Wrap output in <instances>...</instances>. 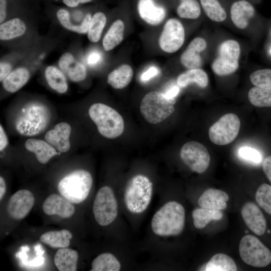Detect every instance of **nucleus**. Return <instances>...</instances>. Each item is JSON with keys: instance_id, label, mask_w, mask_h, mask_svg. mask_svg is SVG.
<instances>
[{"instance_id": "1", "label": "nucleus", "mask_w": 271, "mask_h": 271, "mask_svg": "<svg viewBox=\"0 0 271 271\" xmlns=\"http://www.w3.org/2000/svg\"><path fill=\"white\" fill-rule=\"evenodd\" d=\"M50 118L51 113L47 106L39 102H30L18 112L14 125L20 134L34 136L45 130Z\"/></svg>"}, {"instance_id": "2", "label": "nucleus", "mask_w": 271, "mask_h": 271, "mask_svg": "<svg viewBox=\"0 0 271 271\" xmlns=\"http://www.w3.org/2000/svg\"><path fill=\"white\" fill-rule=\"evenodd\" d=\"M185 220L184 207L178 202L171 201L155 213L152 219L151 228L158 236L178 235L183 230Z\"/></svg>"}, {"instance_id": "3", "label": "nucleus", "mask_w": 271, "mask_h": 271, "mask_svg": "<svg viewBox=\"0 0 271 271\" xmlns=\"http://www.w3.org/2000/svg\"><path fill=\"white\" fill-rule=\"evenodd\" d=\"M153 184L146 176L139 174L127 182L124 200L127 209L133 213H141L149 206L152 199Z\"/></svg>"}, {"instance_id": "4", "label": "nucleus", "mask_w": 271, "mask_h": 271, "mask_svg": "<svg viewBox=\"0 0 271 271\" xmlns=\"http://www.w3.org/2000/svg\"><path fill=\"white\" fill-rule=\"evenodd\" d=\"M89 115L95 123L98 132L108 139H115L124 130V121L120 114L112 107L101 103L92 104Z\"/></svg>"}, {"instance_id": "5", "label": "nucleus", "mask_w": 271, "mask_h": 271, "mask_svg": "<svg viewBox=\"0 0 271 271\" xmlns=\"http://www.w3.org/2000/svg\"><path fill=\"white\" fill-rule=\"evenodd\" d=\"M93 183L91 175L84 170L74 171L64 177L58 184L61 196L73 204H79L88 197Z\"/></svg>"}, {"instance_id": "6", "label": "nucleus", "mask_w": 271, "mask_h": 271, "mask_svg": "<svg viewBox=\"0 0 271 271\" xmlns=\"http://www.w3.org/2000/svg\"><path fill=\"white\" fill-rule=\"evenodd\" d=\"M175 102L176 99L168 98L164 93L151 91L142 99L141 112L148 122L156 124L163 121L174 112Z\"/></svg>"}, {"instance_id": "7", "label": "nucleus", "mask_w": 271, "mask_h": 271, "mask_svg": "<svg viewBox=\"0 0 271 271\" xmlns=\"http://www.w3.org/2000/svg\"><path fill=\"white\" fill-rule=\"evenodd\" d=\"M241 47L239 43L234 39H227L219 45L217 55L211 65L216 75L225 76L235 72L239 66Z\"/></svg>"}, {"instance_id": "8", "label": "nucleus", "mask_w": 271, "mask_h": 271, "mask_svg": "<svg viewBox=\"0 0 271 271\" xmlns=\"http://www.w3.org/2000/svg\"><path fill=\"white\" fill-rule=\"evenodd\" d=\"M239 255L247 264L263 267L271 262V252L256 237L246 235L240 240Z\"/></svg>"}, {"instance_id": "9", "label": "nucleus", "mask_w": 271, "mask_h": 271, "mask_svg": "<svg viewBox=\"0 0 271 271\" xmlns=\"http://www.w3.org/2000/svg\"><path fill=\"white\" fill-rule=\"evenodd\" d=\"M93 213L97 223L105 226L112 223L118 213L117 200L112 189L103 186L97 192L93 204Z\"/></svg>"}, {"instance_id": "10", "label": "nucleus", "mask_w": 271, "mask_h": 271, "mask_svg": "<svg viewBox=\"0 0 271 271\" xmlns=\"http://www.w3.org/2000/svg\"><path fill=\"white\" fill-rule=\"evenodd\" d=\"M240 127V121L237 115L227 113L211 125L208 131L209 138L215 145H228L237 137Z\"/></svg>"}, {"instance_id": "11", "label": "nucleus", "mask_w": 271, "mask_h": 271, "mask_svg": "<svg viewBox=\"0 0 271 271\" xmlns=\"http://www.w3.org/2000/svg\"><path fill=\"white\" fill-rule=\"evenodd\" d=\"M180 156L187 166L198 174L203 173L207 169L210 161L206 148L196 141L185 144L180 150Z\"/></svg>"}, {"instance_id": "12", "label": "nucleus", "mask_w": 271, "mask_h": 271, "mask_svg": "<svg viewBox=\"0 0 271 271\" xmlns=\"http://www.w3.org/2000/svg\"><path fill=\"white\" fill-rule=\"evenodd\" d=\"M185 36V29L181 22L176 19H170L166 22L160 36L159 46L166 53H174L183 45Z\"/></svg>"}, {"instance_id": "13", "label": "nucleus", "mask_w": 271, "mask_h": 271, "mask_svg": "<svg viewBox=\"0 0 271 271\" xmlns=\"http://www.w3.org/2000/svg\"><path fill=\"white\" fill-rule=\"evenodd\" d=\"M34 204L35 198L32 193L26 189H21L9 199L7 211L12 218L22 219L29 214Z\"/></svg>"}, {"instance_id": "14", "label": "nucleus", "mask_w": 271, "mask_h": 271, "mask_svg": "<svg viewBox=\"0 0 271 271\" xmlns=\"http://www.w3.org/2000/svg\"><path fill=\"white\" fill-rule=\"evenodd\" d=\"M241 214L246 225L252 232L258 236L265 233L266 220L255 204L251 202L244 204L241 208Z\"/></svg>"}, {"instance_id": "15", "label": "nucleus", "mask_w": 271, "mask_h": 271, "mask_svg": "<svg viewBox=\"0 0 271 271\" xmlns=\"http://www.w3.org/2000/svg\"><path fill=\"white\" fill-rule=\"evenodd\" d=\"M207 47V43L205 39L202 37L194 38L181 55L182 65L188 69L200 68L203 64L201 54Z\"/></svg>"}, {"instance_id": "16", "label": "nucleus", "mask_w": 271, "mask_h": 271, "mask_svg": "<svg viewBox=\"0 0 271 271\" xmlns=\"http://www.w3.org/2000/svg\"><path fill=\"white\" fill-rule=\"evenodd\" d=\"M72 204L62 196L53 194L45 200L42 209L47 215H57L63 218H68L75 213V207Z\"/></svg>"}, {"instance_id": "17", "label": "nucleus", "mask_w": 271, "mask_h": 271, "mask_svg": "<svg viewBox=\"0 0 271 271\" xmlns=\"http://www.w3.org/2000/svg\"><path fill=\"white\" fill-rule=\"evenodd\" d=\"M79 12L71 16L66 10L60 9L57 12V17L61 24L66 29L80 34L87 33L89 25L92 18L90 14Z\"/></svg>"}, {"instance_id": "18", "label": "nucleus", "mask_w": 271, "mask_h": 271, "mask_svg": "<svg viewBox=\"0 0 271 271\" xmlns=\"http://www.w3.org/2000/svg\"><path fill=\"white\" fill-rule=\"evenodd\" d=\"M70 125L66 122H60L48 131L45 136L46 142L60 153H65L70 148Z\"/></svg>"}, {"instance_id": "19", "label": "nucleus", "mask_w": 271, "mask_h": 271, "mask_svg": "<svg viewBox=\"0 0 271 271\" xmlns=\"http://www.w3.org/2000/svg\"><path fill=\"white\" fill-rule=\"evenodd\" d=\"M255 14L253 6L246 0L234 2L230 8V19L233 24L238 29H246Z\"/></svg>"}, {"instance_id": "20", "label": "nucleus", "mask_w": 271, "mask_h": 271, "mask_svg": "<svg viewBox=\"0 0 271 271\" xmlns=\"http://www.w3.org/2000/svg\"><path fill=\"white\" fill-rule=\"evenodd\" d=\"M138 9L141 19L151 25L161 24L166 16L165 8L154 0H139Z\"/></svg>"}, {"instance_id": "21", "label": "nucleus", "mask_w": 271, "mask_h": 271, "mask_svg": "<svg viewBox=\"0 0 271 271\" xmlns=\"http://www.w3.org/2000/svg\"><path fill=\"white\" fill-rule=\"evenodd\" d=\"M59 66L63 73L73 82L82 81L86 77L85 66L77 61L70 53H65L61 56Z\"/></svg>"}, {"instance_id": "22", "label": "nucleus", "mask_w": 271, "mask_h": 271, "mask_svg": "<svg viewBox=\"0 0 271 271\" xmlns=\"http://www.w3.org/2000/svg\"><path fill=\"white\" fill-rule=\"evenodd\" d=\"M228 195L224 191L210 188L205 190L199 197L198 203L200 207L216 210H223L227 207Z\"/></svg>"}, {"instance_id": "23", "label": "nucleus", "mask_w": 271, "mask_h": 271, "mask_svg": "<svg viewBox=\"0 0 271 271\" xmlns=\"http://www.w3.org/2000/svg\"><path fill=\"white\" fill-rule=\"evenodd\" d=\"M26 149L33 153L39 162L47 163L53 157L58 154L56 149L49 144L40 140L29 139L25 142Z\"/></svg>"}, {"instance_id": "24", "label": "nucleus", "mask_w": 271, "mask_h": 271, "mask_svg": "<svg viewBox=\"0 0 271 271\" xmlns=\"http://www.w3.org/2000/svg\"><path fill=\"white\" fill-rule=\"evenodd\" d=\"M78 259V252L67 247L59 248L56 252L54 262L59 271H75Z\"/></svg>"}, {"instance_id": "25", "label": "nucleus", "mask_w": 271, "mask_h": 271, "mask_svg": "<svg viewBox=\"0 0 271 271\" xmlns=\"http://www.w3.org/2000/svg\"><path fill=\"white\" fill-rule=\"evenodd\" d=\"M177 83L181 88L195 83L200 88H204L208 86L209 79L205 71L200 68H194L188 69L180 74L177 79Z\"/></svg>"}, {"instance_id": "26", "label": "nucleus", "mask_w": 271, "mask_h": 271, "mask_svg": "<svg viewBox=\"0 0 271 271\" xmlns=\"http://www.w3.org/2000/svg\"><path fill=\"white\" fill-rule=\"evenodd\" d=\"M72 234L67 229L50 231L41 235L40 241L52 248L67 247L70 244Z\"/></svg>"}, {"instance_id": "27", "label": "nucleus", "mask_w": 271, "mask_h": 271, "mask_svg": "<svg viewBox=\"0 0 271 271\" xmlns=\"http://www.w3.org/2000/svg\"><path fill=\"white\" fill-rule=\"evenodd\" d=\"M132 76L133 70L131 66L122 64L109 74L107 83L115 89H122L130 83Z\"/></svg>"}, {"instance_id": "28", "label": "nucleus", "mask_w": 271, "mask_h": 271, "mask_svg": "<svg viewBox=\"0 0 271 271\" xmlns=\"http://www.w3.org/2000/svg\"><path fill=\"white\" fill-rule=\"evenodd\" d=\"M29 77V72L26 68H17L10 72L3 80V87L9 92H16L27 82Z\"/></svg>"}, {"instance_id": "29", "label": "nucleus", "mask_w": 271, "mask_h": 271, "mask_svg": "<svg viewBox=\"0 0 271 271\" xmlns=\"http://www.w3.org/2000/svg\"><path fill=\"white\" fill-rule=\"evenodd\" d=\"M124 30V25L122 21L117 20L113 23L103 39L102 45L105 51L111 50L121 42Z\"/></svg>"}, {"instance_id": "30", "label": "nucleus", "mask_w": 271, "mask_h": 271, "mask_svg": "<svg viewBox=\"0 0 271 271\" xmlns=\"http://www.w3.org/2000/svg\"><path fill=\"white\" fill-rule=\"evenodd\" d=\"M192 216L194 226L197 229H202L212 220L221 219L223 213L219 210L201 207L193 210Z\"/></svg>"}, {"instance_id": "31", "label": "nucleus", "mask_w": 271, "mask_h": 271, "mask_svg": "<svg viewBox=\"0 0 271 271\" xmlns=\"http://www.w3.org/2000/svg\"><path fill=\"white\" fill-rule=\"evenodd\" d=\"M45 76L49 86L59 93H64L68 89L65 76L56 67L49 66L46 69Z\"/></svg>"}, {"instance_id": "32", "label": "nucleus", "mask_w": 271, "mask_h": 271, "mask_svg": "<svg viewBox=\"0 0 271 271\" xmlns=\"http://www.w3.org/2000/svg\"><path fill=\"white\" fill-rule=\"evenodd\" d=\"M237 266L229 256L222 253L214 255L205 266L206 271H236Z\"/></svg>"}, {"instance_id": "33", "label": "nucleus", "mask_w": 271, "mask_h": 271, "mask_svg": "<svg viewBox=\"0 0 271 271\" xmlns=\"http://www.w3.org/2000/svg\"><path fill=\"white\" fill-rule=\"evenodd\" d=\"M26 30V27L19 18L13 19L0 26V39L9 40L23 35Z\"/></svg>"}, {"instance_id": "34", "label": "nucleus", "mask_w": 271, "mask_h": 271, "mask_svg": "<svg viewBox=\"0 0 271 271\" xmlns=\"http://www.w3.org/2000/svg\"><path fill=\"white\" fill-rule=\"evenodd\" d=\"M120 268V263L114 255L110 253H103L93 260L90 270L118 271Z\"/></svg>"}, {"instance_id": "35", "label": "nucleus", "mask_w": 271, "mask_h": 271, "mask_svg": "<svg viewBox=\"0 0 271 271\" xmlns=\"http://www.w3.org/2000/svg\"><path fill=\"white\" fill-rule=\"evenodd\" d=\"M207 17L215 22H222L227 18V14L218 0H200Z\"/></svg>"}, {"instance_id": "36", "label": "nucleus", "mask_w": 271, "mask_h": 271, "mask_svg": "<svg viewBox=\"0 0 271 271\" xmlns=\"http://www.w3.org/2000/svg\"><path fill=\"white\" fill-rule=\"evenodd\" d=\"M106 21L105 15L101 12L96 13L92 17L87 31L91 42H97L100 40Z\"/></svg>"}, {"instance_id": "37", "label": "nucleus", "mask_w": 271, "mask_h": 271, "mask_svg": "<svg viewBox=\"0 0 271 271\" xmlns=\"http://www.w3.org/2000/svg\"><path fill=\"white\" fill-rule=\"evenodd\" d=\"M248 98L253 105L259 107H271V90L258 87L251 88L248 92Z\"/></svg>"}, {"instance_id": "38", "label": "nucleus", "mask_w": 271, "mask_h": 271, "mask_svg": "<svg viewBox=\"0 0 271 271\" xmlns=\"http://www.w3.org/2000/svg\"><path fill=\"white\" fill-rule=\"evenodd\" d=\"M201 8L196 0H181L177 9L178 15L181 18L198 19L201 15Z\"/></svg>"}, {"instance_id": "39", "label": "nucleus", "mask_w": 271, "mask_h": 271, "mask_svg": "<svg viewBox=\"0 0 271 271\" xmlns=\"http://www.w3.org/2000/svg\"><path fill=\"white\" fill-rule=\"evenodd\" d=\"M251 83L256 87L271 90V69H263L253 72L249 76Z\"/></svg>"}, {"instance_id": "40", "label": "nucleus", "mask_w": 271, "mask_h": 271, "mask_svg": "<svg viewBox=\"0 0 271 271\" xmlns=\"http://www.w3.org/2000/svg\"><path fill=\"white\" fill-rule=\"evenodd\" d=\"M255 200L257 204L271 215V186L261 184L256 190Z\"/></svg>"}, {"instance_id": "41", "label": "nucleus", "mask_w": 271, "mask_h": 271, "mask_svg": "<svg viewBox=\"0 0 271 271\" xmlns=\"http://www.w3.org/2000/svg\"><path fill=\"white\" fill-rule=\"evenodd\" d=\"M237 154L240 159L252 165H258L262 162V156L255 149L242 147L238 149Z\"/></svg>"}, {"instance_id": "42", "label": "nucleus", "mask_w": 271, "mask_h": 271, "mask_svg": "<svg viewBox=\"0 0 271 271\" xmlns=\"http://www.w3.org/2000/svg\"><path fill=\"white\" fill-rule=\"evenodd\" d=\"M159 73L158 69L155 66L150 67L141 76V80L143 82H147Z\"/></svg>"}, {"instance_id": "43", "label": "nucleus", "mask_w": 271, "mask_h": 271, "mask_svg": "<svg viewBox=\"0 0 271 271\" xmlns=\"http://www.w3.org/2000/svg\"><path fill=\"white\" fill-rule=\"evenodd\" d=\"M262 170L271 183V156L266 157L262 164Z\"/></svg>"}, {"instance_id": "44", "label": "nucleus", "mask_w": 271, "mask_h": 271, "mask_svg": "<svg viewBox=\"0 0 271 271\" xmlns=\"http://www.w3.org/2000/svg\"><path fill=\"white\" fill-rule=\"evenodd\" d=\"M12 69L10 64L6 62H1L0 64V81H3L10 74Z\"/></svg>"}, {"instance_id": "45", "label": "nucleus", "mask_w": 271, "mask_h": 271, "mask_svg": "<svg viewBox=\"0 0 271 271\" xmlns=\"http://www.w3.org/2000/svg\"><path fill=\"white\" fill-rule=\"evenodd\" d=\"M100 58V54L97 52L94 51L89 54L87 58V62L89 65H93L97 64Z\"/></svg>"}, {"instance_id": "46", "label": "nucleus", "mask_w": 271, "mask_h": 271, "mask_svg": "<svg viewBox=\"0 0 271 271\" xmlns=\"http://www.w3.org/2000/svg\"><path fill=\"white\" fill-rule=\"evenodd\" d=\"M180 91L179 86H173L167 90L164 93L165 95L170 99H175Z\"/></svg>"}, {"instance_id": "47", "label": "nucleus", "mask_w": 271, "mask_h": 271, "mask_svg": "<svg viewBox=\"0 0 271 271\" xmlns=\"http://www.w3.org/2000/svg\"><path fill=\"white\" fill-rule=\"evenodd\" d=\"M8 140L2 125L0 126V151H3L8 145Z\"/></svg>"}, {"instance_id": "48", "label": "nucleus", "mask_w": 271, "mask_h": 271, "mask_svg": "<svg viewBox=\"0 0 271 271\" xmlns=\"http://www.w3.org/2000/svg\"><path fill=\"white\" fill-rule=\"evenodd\" d=\"M92 0H63V2L66 6L73 8L77 6L79 4H84L91 2Z\"/></svg>"}, {"instance_id": "49", "label": "nucleus", "mask_w": 271, "mask_h": 271, "mask_svg": "<svg viewBox=\"0 0 271 271\" xmlns=\"http://www.w3.org/2000/svg\"><path fill=\"white\" fill-rule=\"evenodd\" d=\"M6 0H0V22L2 23L6 17Z\"/></svg>"}, {"instance_id": "50", "label": "nucleus", "mask_w": 271, "mask_h": 271, "mask_svg": "<svg viewBox=\"0 0 271 271\" xmlns=\"http://www.w3.org/2000/svg\"><path fill=\"white\" fill-rule=\"evenodd\" d=\"M6 192V184L3 177H0V200L2 201Z\"/></svg>"}]
</instances>
